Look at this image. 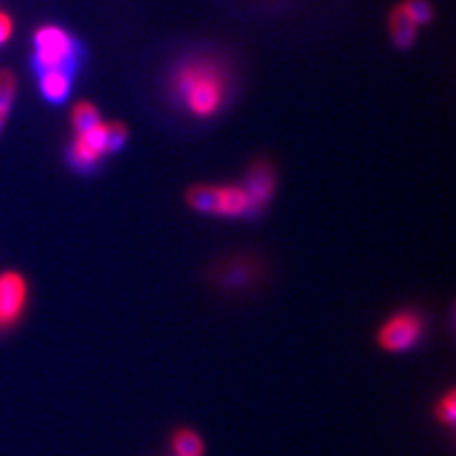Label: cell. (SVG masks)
Masks as SVG:
<instances>
[{"label":"cell","instance_id":"4fadbf2b","mask_svg":"<svg viewBox=\"0 0 456 456\" xmlns=\"http://www.w3.org/2000/svg\"><path fill=\"white\" fill-rule=\"evenodd\" d=\"M402 6L405 8L409 16L415 20V23L419 27L430 23L432 18H434V10H432V6H430V3H428V0H403Z\"/></svg>","mask_w":456,"mask_h":456},{"label":"cell","instance_id":"52a82bcc","mask_svg":"<svg viewBox=\"0 0 456 456\" xmlns=\"http://www.w3.org/2000/svg\"><path fill=\"white\" fill-rule=\"evenodd\" d=\"M241 187L246 189V192L249 194L255 213L263 211L270 200L274 196L276 191V174L274 167L270 166L268 162H255L244 177V184Z\"/></svg>","mask_w":456,"mask_h":456},{"label":"cell","instance_id":"2e32d148","mask_svg":"<svg viewBox=\"0 0 456 456\" xmlns=\"http://www.w3.org/2000/svg\"><path fill=\"white\" fill-rule=\"evenodd\" d=\"M6 122H8V118H6V117H3V114H0V134H3Z\"/></svg>","mask_w":456,"mask_h":456},{"label":"cell","instance_id":"ba28073f","mask_svg":"<svg viewBox=\"0 0 456 456\" xmlns=\"http://www.w3.org/2000/svg\"><path fill=\"white\" fill-rule=\"evenodd\" d=\"M38 88L46 102L53 105L63 103L73 90V75L67 70H45L38 73Z\"/></svg>","mask_w":456,"mask_h":456},{"label":"cell","instance_id":"9a60e30c","mask_svg":"<svg viewBox=\"0 0 456 456\" xmlns=\"http://www.w3.org/2000/svg\"><path fill=\"white\" fill-rule=\"evenodd\" d=\"M437 411V419L444 422L445 426H452L454 419H456V397L454 392H447L444 397L439 399V403L436 407Z\"/></svg>","mask_w":456,"mask_h":456},{"label":"cell","instance_id":"5bb4252c","mask_svg":"<svg viewBox=\"0 0 456 456\" xmlns=\"http://www.w3.org/2000/svg\"><path fill=\"white\" fill-rule=\"evenodd\" d=\"M127 127L122 122H107V152H120L127 141Z\"/></svg>","mask_w":456,"mask_h":456},{"label":"cell","instance_id":"7a4b0ae2","mask_svg":"<svg viewBox=\"0 0 456 456\" xmlns=\"http://www.w3.org/2000/svg\"><path fill=\"white\" fill-rule=\"evenodd\" d=\"M187 204L198 213L241 219L253 216L255 208L241 184H194L187 192Z\"/></svg>","mask_w":456,"mask_h":456},{"label":"cell","instance_id":"8992f818","mask_svg":"<svg viewBox=\"0 0 456 456\" xmlns=\"http://www.w3.org/2000/svg\"><path fill=\"white\" fill-rule=\"evenodd\" d=\"M107 152V122H97L88 130L75 134L69 145V162L78 171L95 169Z\"/></svg>","mask_w":456,"mask_h":456},{"label":"cell","instance_id":"277c9868","mask_svg":"<svg viewBox=\"0 0 456 456\" xmlns=\"http://www.w3.org/2000/svg\"><path fill=\"white\" fill-rule=\"evenodd\" d=\"M424 337V318L415 310H399L379 330V346L399 354L415 348Z\"/></svg>","mask_w":456,"mask_h":456},{"label":"cell","instance_id":"5b68a950","mask_svg":"<svg viewBox=\"0 0 456 456\" xmlns=\"http://www.w3.org/2000/svg\"><path fill=\"white\" fill-rule=\"evenodd\" d=\"M28 306V281L18 270L0 273V333L16 327Z\"/></svg>","mask_w":456,"mask_h":456},{"label":"cell","instance_id":"6da1fadb","mask_svg":"<svg viewBox=\"0 0 456 456\" xmlns=\"http://www.w3.org/2000/svg\"><path fill=\"white\" fill-rule=\"evenodd\" d=\"M167 90L175 105L198 120L216 117L231 97V73L213 55H192L169 75Z\"/></svg>","mask_w":456,"mask_h":456},{"label":"cell","instance_id":"30bf717a","mask_svg":"<svg viewBox=\"0 0 456 456\" xmlns=\"http://www.w3.org/2000/svg\"><path fill=\"white\" fill-rule=\"evenodd\" d=\"M171 449H174L175 456H202L204 454V444L191 428H181L171 437Z\"/></svg>","mask_w":456,"mask_h":456},{"label":"cell","instance_id":"7c38bea8","mask_svg":"<svg viewBox=\"0 0 456 456\" xmlns=\"http://www.w3.org/2000/svg\"><path fill=\"white\" fill-rule=\"evenodd\" d=\"M18 95V77L12 73L10 69H0V114L10 117V110L13 107Z\"/></svg>","mask_w":456,"mask_h":456},{"label":"cell","instance_id":"3957f363","mask_svg":"<svg viewBox=\"0 0 456 456\" xmlns=\"http://www.w3.org/2000/svg\"><path fill=\"white\" fill-rule=\"evenodd\" d=\"M33 61L38 73L45 70H67L75 75L80 61V48L77 38L63 27L42 25L33 37Z\"/></svg>","mask_w":456,"mask_h":456},{"label":"cell","instance_id":"8fae6325","mask_svg":"<svg viewBox=\"0 0 456 456\" xmlns=\"http://www.w3.org/2000/svg\"><path fill=\"white\" fill-rule=\"evenodd\" d=\"M102 122V114H99L97 107L90 102H80L70 110V124H73L75 134L88 130V127Z\"/></svg>","mask_w":456,"mask_h":456},{"label":"cell","instance_id":"9c48e42d","mask_svg":"<svg viewBox=\"0 0 456 456\" xmlns=\"http://www.w3.org/2000/svg\"><path fill=\"white\" fill-rule=\"evenodd\" d=\"M388 28H390L394 45L397 48H409V46H412V42H415L420 27L415 23V20L409 16L402 4H397L390 16Z\"/></svg>","mask_w":456,"mask_h":456}]
</instances>
